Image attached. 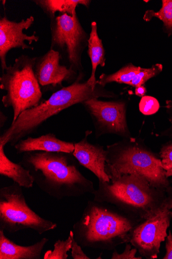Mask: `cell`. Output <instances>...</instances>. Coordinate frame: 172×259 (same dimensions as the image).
I'll return each instance as SVG.
<instances>
[{
    "mask_svg": "<svg viewBox=\"0 0 172 259\" xmlns=\"http://www.w3.org/2000/svg\"><path fill=\"white\" fill-rule=\"evenodd\" d=\"M171 219L172 211L164 208L155 217L142 220L132 231L130 243L142 257L157 258L161 244L167 236Z\"/></svg>",
    "mask_w": 172,
    "mask_h": 259,
    "instance_id": "30bf717a",
    "label": "cell"
},
{
    "mask_svg": "<svg viewBox=\"0 0 172 259\" xmlns=\"http://www.w3.org/2000/svg\"><path fill=\"white\" fill-rule=\"evenodd\" d=\"M61 54L50 49L44 55L37 57L35 73L42 91H58L63 88V83H73L83 78L75 70L60 64Z\"/></svg>",
    "mask_w": 172,
    "mask_h": 259,
    "instance_id": "8fae6325",
    "label": "cell"
},
{
    "mask_svg": "<svg viewBox=\"0 0 172 259\" xmlns=\"http://www.w3.org/2000/svg\"><path fill=\"white\" fill-rule=\"evenodd\" d=\"M165 108L168 115V119L170 123V126L166 130L161 132L158 136L165 137L172 139V102L166 101Z\"/></svg>",
    "mask_w": 172,
    "mask_h": 259,
    "instance_id": "4316f807",
    "label": "cell"
},
{
    "mask_svg": "<svg viewBox=\"0 0 172 259\" xmlns=\"http://www.w3.org/2000/svg\"><path fill=\"white\" fill-rule=\"evenodd\" d=\"M8 120V117L1 111L0 112V127H3Z\"/></svg>",
    "mask_w": 172,
    "mask_h": 259,
    "instance_id": "4dcf8cb0",
    "label": "cell"
},
{
    "mask_svg": "<svg viewBox=\"0 0 172 259\" xmlns=\"http://www.w3.org/2000/svg\"><path fill=\"white\" fill-rule=\"evenodd\" d=\"M97 24L96 22L91 23V31L89 35L88 43V54L92 65V73L90 77L87 81L91 86L95 88L96 85L95 72L96 68L100 65H105V52L102 40L97 34Z\"/></svg>",
    "mask_w": 172,
    "mask_h": 259,
    "instance_id": "e0dca14e",
    "label": "cell"
},
{
    "mask_svg": "<svg viewBox=\"0 0 172 259\" xmlns=\"http://www.w3.org/2000/svg\"><path fill=\"white\" fill-rule=\"evenodd\" d=\"M51 19L60 14H67L72 16L76 13L79 5L88 7L90 1L88 0H37L33 1Z\"/></svg>",
    "mask_w": 172,
    "mask_h": 259,
    "instance_id": "ac0fdd59",
    "label": "cell"
},
{
    "mask_svg": "<svg viewBox=\"0 0 172 259\" xmlns=\"http://www.w3.org/2000/svg\"><path fill=\"white\" fill-rule=\"evenodd\" d=\"M18 154L41 151L73 153L75 143L62 140L53 133H48L39 137H28L18 141L14 146Z\"/></svg>",
    "mask_w": 172,
    "mask_h": 259,
    "instance_id": "5bb4252c",
    "label": "cell"
},
{
    "mask_svg": "<svg viewBox=\"0 0 172 259\" xmlns=\"http://www.w3.org/2000/svg\"><path fill=\"white\" fill-rule=\"evenodd\" d=\"M138 251L135 248H132V245L130 243L126 244V246L124 252L119 253L116 249L113 250L111 259H142L141 256H136Z\"/></svg>",
    "mask_w": 172,
    "mask_h": 259,
    "instance_id": "d4e9b609",
    "label": "cell"
},
{
    "mask_svg": "<svg viewBox=\"0 0 172 259\" xmlns=\"http://www.w3.org/2000/svg\"><path fill=\"white\" fill-rule=\"evenodd\" d=\"M162 7L158 12L147 11L143 17L146 21L156 17L163 23V30L168 36L172 35V0H163Z\"/></svg>",
    "mask_w": 172,
    "mask_h": 259,
    "instance_id": "ffe728a7",
    "label": "cell"
},
{
    "mask_svg": "<svg viewBox=\"0 0 172 259\" xmlns=\"http://www.w3.org/2000/svg\"><path fill=\"white\" fill-rule=\"evenodd\" d=\"M141 68L130 64L122 67L114 73L109 75L103 74L99 80L96 81V83L103 87L112 82L128 85L140 71Z\"/></svg>",
    "mask_w": 172,
    "mask_h": 259,
    "instance_id": "d6986e66",
    "label": "cell"
},
{
    "mask_svg": "<svg viewBox=\"0 0 172 259\" xmlns=\"http://www.w3.org/2000/svg\"><path fill=\"white\" fill-rule=\"evenodd\" d=\"M77 161L72 153L35 151L24 153L19 163L41 191L60 200L93 194L95 190L93 182L81 172Z\"/></svg>",
    "mask_w": 172,
    "mask_h": 259,
    "instance_id": "6da1fadb",
    "label": "cell"
},
{
    "mask_svg": "<svg viewBox=\"0 0 172 259\" xmlns=\"http://www.w3.org/2000/svg\"><path fill=\"white\" fill-rule=\"evenodd\" d=\"M91 133V131H87L85 137L75 143L72 154L81 165L91 171L99 181L109 182L110 178L106 172V151L103 146L89 142L88 137Z\"/></svg>",
    "mask_w": 172,
    "mask_h": 259,
    "instance_id": "4fadbf2b",
    "label": "cell"
},
{
    "mask_svg": "<svg viewBox=\"0 0 172 259\" xmlns=\"http://www.w3.org/2000/svg\"><path fill=\"white\" fill-rule=\"evenodd\" d=\"M146 92V89L144 85L135 88V94L139 97H143Z\"/></svg>",
    "mask_w": 172,
    "mask_h": 259,
    "instance_id": "f546056e",
    "label": "cell"
},
{
    "mask_svg": "<svg viewBox=\"0 0 172 259\" xmlns=\"http://www.w3.org/2000/svg\"><path fill=\"white\" fill-rule=\"evenodd\" d=\"M91 117L96 138L112 134L124 139L132 137L124 101H103L93 99L82 104Z\"/></svg>",
    "mask_w": 172,
    "mask_h": 259,
    "instance_id": "9c48e42d",
    "label": "cell"
},
{
    "mask_svg": "<svg viewBox=\"0 0 172 259\" xmlns=\"http://www.w3.org/2000/svg\"><path fill=\"white\" fill-rule=\"evenodd\" d=\"M82 79L53 93L39 105L24 111L0 137V144L14 147L20 140L36 132L50 117L78 104L100 98H114L113 92L97 84L95 88Z\"/></svg>",
    "mask_w": 172,
    "mask_h": 259,
    "instance_id": "3957f363",
    "label": "cell"
},
{
    "mask_svg": "<svg viewBox=\"0 0 172 259\" xmlns=\"http://www.w3.org/2000/svg\"><path fill=\"white\" fill-rule=\"evenodd\" d=\"M159 156L166 177L168 179L172 177V141H169L161 147Z\"/></svg>",
    "mask_w": 172,
    "mask_h": 259,
    "instance_id": "603a6c76",
    "label": "cell"
},
{
    "mask_svg": "<svg viewBox=\"0 0 172 259\" xmlns=\"http://www.w3.org/2000/svg\"><path fill=\"white\" fill-rule=\"evenodd\" d=\"M165 242L166 253L162 258L172 259V233L170 230L168 231Z\"/></svg>",
    "mask_w": 172,
    "mask_h": 259,
    "instance_id": "83f0119b",
    "label": "cell"
},
{
    "mask_svg": "<svg viewBox=\"0 0 172 259\" xmlns=\"http://www.w3.org/2000/svg\"><path fill=\"white\" fill-rule=\"evenodd\" d=\"M163 69V66L156 64L149 68H141L140 71L136 75L128 85L137 88L144 84L150 79L159 75Z\"/></svg>",
    "mask_w": 172,
    "mask_h": 259,
    "instance_id": "44dd1931",
    "label": "cell"
},
{
    "mask_svg": "<svg viewBox=\"0 0 172 259\" xmlns=\"http://www.w3.org/2000/svg\"><path fill=\"white\" fill-rule=\"evenodd\" d=\"M48 239L44 238L35 244L24 246L8 239L0 229V259H41V254Z\"/></svg>",
    "mask_w": 172,
    "mask_h": 259,
    "instance_id": "9a60e30c",
    "label": "cell"
},
{
    "mask_svg": "<svg viewBox=\"0 0 172 259\" xmlns=\"http://www.w3.org/2000/svg\"><path fill=\"white\" fill-rule=\"evenodd\" d=\"M51 50L64 56L69 67L82 74V55L89 35L79 21L77 13L60 14L51 19Z\"/></svg>",
    "mask_w": 172,
    "mask_h": 259,
    "instance_id": "ba28073f",
    "label": "cell"
},
{
    "mask_svg": "<svg viewBox=\"0 0 172 259\" xmlns=\"http://www.w3.org/2000/svg\"><path fill=\"white\" fill-rule=\"evenodd\" d=\"M106 172L109 178L134 174L144 178L158 189L170 186L159 155L139 138H125L107 146Z\"/></svg>",
    "mask_w": 172,
    "mask_h": 259,
    "instance_id": "5b68a950",
    "label": "cell"
},
{
    "mask_svg": "<svg viewBox=\"0 0 172 259\" xmlns=\"http://www.w3.org/2000/svg\"><path fill=\"white\" fill-rule=\"evenodd\" d=\"M140 111L144 115H151L157 113L160 108V104L155 98L144 96L139 104Z\"/></svg>",
    "mask_w": 172,
    "mask_h": 259,
    "instance_id": "cb8c5ba5",
    "label": "cell"
},
{
    "mask_svg": "<svg viewBox=\"0 0 172 259\" xmlns=\"http://www.w3.org/2000/svg\"><path fill=\"white\" fill-rule=\"evenodd\" d=\"M5 147L0 144V175L12 180L22 187L32 188L34 181L30 171L20 163L11 161L5 153Z\"/></svg>",
    "mask_w": 172,
    "mask_h": 259,
    "instance_id": "2e32d148",
    "label": "cell"
},
{
    "mask_svg": "<svg viewBox=\"0 0 172 259\" xmlns=\"http://www.w3.org/2000/svg\"><path fill=\"white\" fill-rule=\"evenodd\" d=\"M37 57L22 55L8 67L0 78V88L6 91L2 102L13 110L14 123L24 111L42 102V92L35 73Z\"/></svg>",
    "mask_w": 172,
    "mask_h": 259,
    "instance_id": "8992f818",
    "label": "cell"
},
{
    "mask_svg": "<svg viewBox=\"0 0 172 259\" xmlns=\"http://www.w3.org/2000/svg\"><path fill=\"white\" fill-rule=\"evenodd\" d=\"M34 21L32 16L19 22L11 21L6 17L0 19V61L3 73L8 67L7 57L11 50L14 49L34 50V47L29 46L26 41L31 45L34 41L39 40V36L36 35V32L29 36L23 32L31 28Z\"/></svg>",
    "mask_w": 172,
    "mask_h": 259,
    "instance_id": "7c38bea8",
    "label": "cell"
},
{
    "mask_svg": "<svg viewBox=\"0 0 172 259\" xmlns=\"http://www.w3.org/2000/svg\"><path fill=\"white\" fill-rule=\"evenodd\" d=\"M72 240L71 255L73 259H90L82 250V247L76 241L73 231L69 232Z\"/></svg>",
    "mask_w": 172,
    "mask_h": 259,
    "instance_id": "484cf974",
    "label": "cell"
},
{
    "mask_svg": "<svg viewBox=\"0 0 172 259\" xmlns=\"http://www.w3.org/2000/svg\"><path fill=\"white\" fill-rule=\"evenodd\" d=\"M72 240L69 236L66 240H59L54 244L53 250L47 251L43 256L44 259H67V253L71 249Z\"/></svg>",
    "mask_w": 172,
    "mask_h": 259,
    "instance_id": "7402d4cb",
    "label": "cell"
},
{
    "mask_svg": "<svg viewBox=\"0 0 172 259\" xmlns=\"http://www.w3.org/2000/svg\"><path fill=\"white\" fill-rule=\"evenodd\" d=\"M142 221L110 204L89 200L72 231L82 248L112 251L130 243L132 231Z\"/></svg>",
    "mask_w": 172,
    "mask_h": 259,
    "instance_id": "7a4b0ae2",
    "label": "cell"
},
{
    "mask_svg": "<svg viewBox=\"0 0 172 259\" xmlns=\"http://www.w3.org/2000/svg\"><path fill=\"white\" fill-rule=\"evenodd\" d=\"M94 200L110 204L141 220L155 217L163 210L166 191L152 186L143 177L134 174L99 181L93 193Z\"/></svg>",
    "mask_w": 172,
    "mask_h": 259,
    "instance_id": "277c9868",
    "label": "cell"
},
{
    "mask_svg": "<svg viewBox=\"0 0 172 259\" xmlns=\"http://www.w3.org/2000/svg\"><path fill=\"white\" fill-rule=\"evenodd\" d=\"M166 197L164 204V208L172 209V187L169 186L166 190Z\"/></svg>",
    "mask_w": 172,
    "mask_h": 259,
    "instance_id": "f1b7e54d",
    "label": "cell"
},
{
    "mask_svg": "<svg viewBox=\"0 0 172 259\" xmlns=\"http://www.w3.org/2000/svg\"><path fill=\"white\" fill-rule=\"evenodd\" d=\"M22 187L14 182L0 189V229L13 234L26 229L41 235L58 225L38 215L27 203Z\"/></svg>",
    "mask_w": 172,
    "mask_h": 259,
    "instance_id": "52a82bcc",
    "label": "cell"
}]
</instances>
